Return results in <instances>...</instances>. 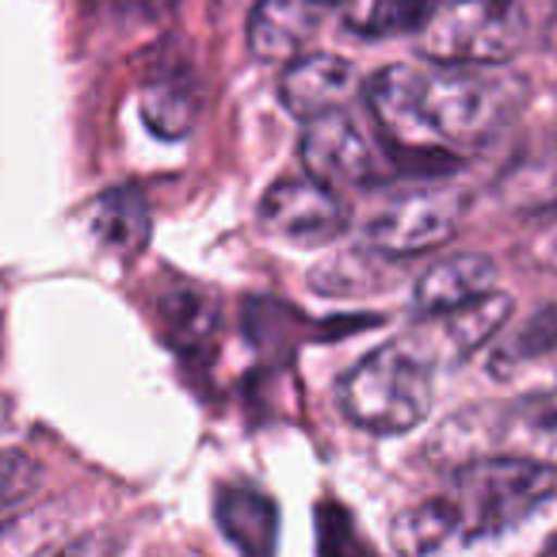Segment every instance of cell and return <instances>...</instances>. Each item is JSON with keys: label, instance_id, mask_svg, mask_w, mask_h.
<instances>
[{"label": "cell", "instance_id": "obj_1", "mask_svg": "<svg viewBox=\"0 0 557 557\" xmlns=\"http://www.w3.org/2000/svg\"><path fill=\"white\" fill-rule=\"evenodd\" d=\"M557 496V470L485 455L458 466L440 493L401 511L394 542L405 557H519Z\"/></svg>", "mask_w": 557, "mask_h": 557}, {"label": "cell", "instance_id": "obj_2", "mask_svg": "<svg viewBox=\"0 0 557 557\" xmlns=\"http://www.w3.org/2000/svg\"><path fill=\"white\" fill-rule=\"evenodd\" d=\"M523 85L485 65H386L367 81V103L397 153L450 164L508 126Z\"/></svg>", "mask_w": 557, "mask_h": 557}, {"label": "cell", "instance_id": "obj_3", "mask_svg": "<svg viewBox=\"0 0 557 557\" xmlns=\"http://www.w3.org/2000/svg\"><path fill=\"white\" fill-rule=\"evenodd\" d=\"M435 397V351L424 341H389L363 356L341 382L351 424L374 435L412 432Z\"/></svg>", "mask_w": 557, "mask_h": 557}, {"label": "cell", "instance_id": "obj_4", "mask_svg": "<svg viewBox=\"0 0 557 557\" xmlns=\"http://www.w3.org/2000/svg\"><path fill=\"white\" fill-rule=\"evenodd\" d=\"M527 16L519 0H435L417 47L440 65H504L523 50Z\"/></svg>", "mask_w": 557, "mask_h": 557}, {"label": "cell", "instance_id": "obj_5", "mask_svg": "<svg viewBox=\"0 0 557 557\" xmlns=\"http://www.w3.org/2000/svg\"><path fill=\"white\" fill-rule=\"evenodd\" d=\"M466 218V191L458 187H417L389 199L367 218L363 245L374 256H424L443 248Z\"/></svg>", "mask_w": 557, "mask_h": 557}, {"label": "cell", "instance_id": "obj_6", "mask_svg": "<svg viewBox=\"0 0 557 557\" xmlns=\"http://www.w3.org/2000/svg\"><path fill=\"white\" fill-rule=\"evenodd\" d=\"M351 210L333 184L310 176H287L271 184L260 199V225L275 237H287L295 245H321L348 230Z\"/></svg>", "mask_w": 557, "mask_h": 557}, {"label": "cell", "instance_id": "obj_7", "mask_svg": "<svg viewBox=\"0 0 557 557\" xmlns=\"http://www.w3.org/2000/svg\"><path fill=\"white\" fill-rule=\"evenodd\" d=\"M298 157L310 176L333 187L371 184L379 176V157H374L371 138L348 111H325V115L310 119L302 141H298Z\"/></svg>", "mask_w": 557, "mask_h": 557}, {"label": "cell", "instance_id": "obj_8", "mask_svg": "<svg viewBox=\"0 0 557 557\" xmlns=\"http://www.w3.org/2000/svg\"><path fill=\"white\" fill-rule=\"evenodd\" d=\"M485 443V455L519 458V462L557 470V386L504 405L500 417L488 428Z\"/></svg>", "mask_w": 557, "mask_h": 557}, {"label": "cell", "instance_id": "obj_9", "mask_svg": "<svg viewBox=\"0 0 557 557\" xmlns=\"http://www.w3.org/2000/svg\"><path fill=\"white\" fill-rule=\"evenodd\" d=\"M359 88V73L348 58L341 54H298L287 62L278 77V100L295 119L325 115V111H344Z\"/></svg>", "mask_w": 557, "mask_h": 557}, {"label": "cell", "instance_id": "obj_10", "mask_svg": "<svg viewBox=\"0 0 557 557\" xmlns=\"http://www.w3.org/2000/svg\"><path fill=\"white\" fill-rule=\"evenodd\" d=\"M321 27L318 0H256L248 16V50L256 62H295Z\"/></svg>", "mask_w": 557, "mask_h": 557}, {"label": "cell", "instance_id": "obj_11", "mask_svg": "<svg viewBox=\"0 0 557 557\" xmlns=\"http://www.w3.org/2000/svg\"><path fill=\"white\" fill-rule=\"evenodd\" d=\"M496 263L481 252H466V256H450L440 260L420 275L417 290H412V310L420 318H440L450 313L458 306L473 302V298L496 290Z\"/></svg>", "mask_w": 557, "mask_h": 557}, {"label": "cell", "instance_id": "obj_12", "mask_svg": "<svg viewBox=\"0 0 557 557\" xmlns=\"http://www.w3.org/2000/svg\"><path fill=\"white\" fill-rule=\"evenodd\" d=\"M218 523L230 534L233 546H240L248 557L275 554L278 508L260 488H248V485L222 488V493H218Z\"/></svg>", "mask_w": 557, "mask_h": 557}, {"label": "cell", "instance_id": "obj_13", "mask_svg": "<svg viewBox=\"0 0 557 557\" xmlns=\"http://www.w3.org/2000/svg\"><path fill=\"white\" fill-rule=\"evenodd\" d=\"M511 318V298L504 290H488V295L473 298V302L458 306L440 318H424L435 329V341H443V348H450V356H470L485 341H493L504 329V321Z\"/></svg>", "mask_w": 557, "mask_h": 557}, {"label": "cell", "instance_id": "obj_14", "mask_svg": "<svg viewBox=\"0 0 557 557\" xmlns=\"http://www.w3.org/2000/svg\"><path fill=\"white\" fill-rule=\"evenodd\" d=\"M88 225L92 233L115 252H138L149 237V207L134 187H119V191H103L100 199L88 207Z\"/></svg>", "mask_w": 557, "mask_h": 557}, {"label": "cell", "instance_id": "obj_15", "mask_svg": "<svg viewBox=\"0 0 557 557\" xmlns=\"http://www.w3.org/2000/svg\"><path fill=\"white\" fill-rule=\"evenodd\" d=\"M432 9L435 0H344V27L363 39L417 35Z\"/></svg>", "mask_w": 557, "mask_h": 557}, {"label": "cell", "instance_id": "obj_16", "mask_svg": "<svg viewBox=\"0 0 557 557\" xmlns=\"http://www.w3.org/2000/svg\"><path fill=\"white\" fill-rule=\"evenodd\" d=\"M141 111H146V126L161 138H184L199 119V88L184 73H169L146 85L141 96Z\"/></svg>", "mask_w": 557, "mask_h": 557}, {"label": "cell", "instance_id": "obj_17", "mask_svg": "<svg viewBox=\"0 0 557 557\" xmlns=\"http://www.w3.org/2000/svg\"><path fill=\"white\" fill-rule=\"evenodd\" d=\"M549 351H557V306H542L531 321H523V325L496 348L493 371L511 374V371H519V367L534 363V359L549 356Z\"/></svg>", "mask_w": 557, "mask_h": 557}, {"label": "cell", "instance_id": "obj_18", "mask_svg": "<svg viewBox=\"0 0 557 557\" xmlns=\"http://www.w3.org/2000/svg\"><path fill=\"white\" fill-rule=\"evenodd\" d=\"M54 511L35 508L0 523V557H39L54 534Z\"/></svg>", "mask_w": 557, "mask_h": 557}, {"label": "cell", "instance_id": "obj_19", "mask_svg": "<svg viewBox=\"0 0 557 557\" xmlns=\"http://www.w3.org/2000/svg\"><path fill=\"white\" fill-rule=\"evenodd\" d=\"M35 485H39V466L24 450H0V523L12 508L27 504Z\"/></svg>", "mask_w": 557, "mask_h": 557}, {"label": "cell", "instance_id": "obj_20", "mask_svg": "<svg viewBox=\"0 0 557 557\" xmlns=\"http://www.w3.org/2000/svg\"><path fill=\"white\" fill-rule=\"evenodd\" d=\"M119 554H123V539H119L115 531H92V534L70 539L50 557H119Z\"/></svg>", "mask_w": 557, "mask_h": 557}, {"label": "cell", "instance_id": "obj_21", "mask_svg": "<svg viewBox=\"0 0 557 557\" xmlns=\"http://www.w3.org/2000/svg\"><path fill=\"white\" fill-rule=\"evenodd\" d=\"M539 557H557V534H554V539L546 542V546L539 549Z\"/></svg>", "mask_w": 557, "mask_h": 557}, {"label": "cell", "instance_id": "obj_22", "mask_svg": "<svg viewBox=\"0 0 557 557\" xmlns=\"http://www.w3.org/2000/svg\"><path fill=\"white\" fill-rule=\"evenodd\" d=\"M318 4H344V0H318Z\"/></svg>", "mask_w": 557, "mask_h": 557}]
</instances>
